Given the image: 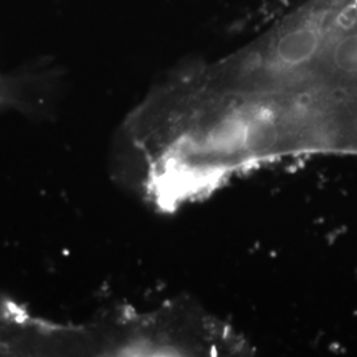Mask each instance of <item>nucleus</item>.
<instances>
[{
    "mask_svg": "<svg viewBox=\"0 0 357 357\" xmlns=\"http://www.w3.org/2000/svg\"><path fill=\"white\" fill-rule=\"evenodd\" d=\"M319 22H301L278 38L273 59L282 69L306 65L319 53L323 45Z\"/></svg>",
    "mask_w": 357,
    "mask_h": 357,
    "instance_id": "nucleus-1",
    "label": "nucleus"
},
{
    "mask_svg": "<svg viewBox=\"0 0 357 357\" xmlns=\"http://www.w3.org/2000/svg\"><path fill=\"white\" fill-rule=\"evenodd\" d=\"M252 114L236 112L227 114L205 132L203 146L206 151L215 153H234L245 151L248 128Z\"/></svg>",
    "mask_w": 357,
    "mask_h": 357,
    "instance_id": "nucleus-2",
    "label": "nucleus"
}]
</instances>
